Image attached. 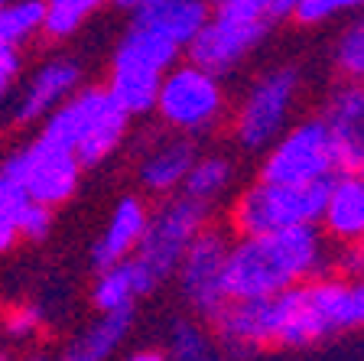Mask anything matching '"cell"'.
Wrapping results in <instances>:
<instances>
[{
  "mask_svg": "<svg viewBox=\"0 0 364 361\" xmlns=\"http://www.w3.org/2000/svg\"><path fill=\"white\" fill-rule=\"evenodd\" d=\"M105 0H46V20H43V36L49 39H68L78 33L91 16L98 14Z\"/></svg>",
  "mask_w": 364,
  "mask_h": 361,
  "instance_id": "cell-23",
  "label": "cell"
},
{
  "mask_svg": "<svg viewBox=\"0 0 364 361\" xmlns=\"http://www.w3.org/2000/svg\"><path fill=\"white\" fill-rule=\"evenodd\" d=\"M111 4H114L117 10H124L127 16H136V14H144L146 7H153L156 0H111Z\"/></svg>",
  "mask_w": 364,
  "mask_h": 361,
  "instance_id": "cell-32",
  "label": "cell"
},
{
  "mask_svg": "<svg viewBox=\"0 0 364 361\" xmlns=\"http://www.w3.org/2000/svg\"><path fill=\"white\" fill-rule=\"evenodd\" d=\"M134 316H136L134 309L101 313L98 323H91L88 329L59 355V361H107L117 348H121V342L130 335Z\"/></svg>",
  "mask_w": 364,
  "mask_h": 361,
  "instance_id": "cell-19",
  "label": "cell"
},
{
  "mask_svg": "<svg viewBox=\"0 0 364 361\" xmlns=\"http://www.w3.org/2000/svg\"><path fill=\"white\" fill-rule=\"evenodd\" d=\"M338 169L345 166L326 120L306 117L299 124H289L264 150L257 179L280 186H312V182H328Z\"/></svg>",
  "mask_w": 364,
  "mask_h": 361,
  "instance_id": "cell-8",
  "label": "cell"
},
{
  "mask_svg": "<svg viewBox=\"0 0 364 361\" xmlns=\"http://www.w3.org/2000/svg\"><path fill=\"white\" fill-rule=\"evenodd\" d=\"M78 88H82V66L75 59H68V56L49 59L46 66H39L33 72V78L23 88L20 101H16V120L20 124L43 120L46 114H53Z\"/></svg>",
  "mask_w": 364,
  "mask_h": 361,
  "instance_id": "cell-14",
  "label": "cell"
},
{
  "mask_svg": "<svg viewBox=\"0 0 364 361\" xmlns=\"http://www.w3.org/2000/svg\"><path fill=\"white\" fill-rule=\"evenodd\" d=\"M16 75H20V49L0 46V98H4L7 88L16 82Z\"/></svg>",
  "mask_w": 364,
  "mask_h": 361,
  "instance_id": "cell-30",
  "label": "cell"
},
{
  "mask_svg": "<svg viewBox=\"0 0 364 361\" xmlns=\"http://www.w3.org/2000/svg\"><path fill=\"white\" fill-rule=\"evenodd\" d=\"M208 14H212V0H156L144 14L130 16V23L150 26V30H156L159 36H166L169 43H176L186 53V46L205 26Z\"/></svg>",
  "mask_w": 364,
  "mask_h": 361,
  "instance_id": "cell-17",
  "label": "cell"
},
{
  "mask_svg": "<svg viewBox=\"0 0 364 361\" xmlns=\"http://www.w3.org/2000/svg\"><path fill=\"white\" fill-rule=\"evenodd\" d=\"M326 186L328 182L280 186V182L254 179L231 199L225 228L235 238H244V234H267L296 225H318Z\"/></svg>",
  "mask_w": 364,
  "mask_h": 361,
  "instance_id": "cell-4",
  "label": "cell"
},
{
  "mask_svg": "<svg viewBox=\"0 0 364 361\" xmlns=\"http://www.w3.org/2000/svg\"><path fill=\"white\" fill-rule=\"evenodd\" d=\"M212 10L231 14V16H244V20H264V23L277 20L273 0H212Z\"/></svg>",
  "mask_w": 364,
  "mask_h": 361,
  "instance_id": "cell-27",
  "label": "cell"
},
{
  "mask_svg": "<svg viewBox=\"0 0 364 361\" xmlns=\"http://www.w3.org/2000/svg\"><path fill=\"white\" fill-rule=\"evenodd\" d=\"M318 231L338 251H348L364 238V179L355 169H338L328 179Z\"/></svg>",
  "mask_w": 364,
  "mask_h": 361,
  "instance_id": "cell-13",
  "label": "cell"
},
{
  "mask_svg": "<svg viewBox=\"0 0 364 361\" xmlns=\"http://www.w3.org/2000/svg\"><path fill=\"white\" fill-rule=\"evenodd\" d=\"M208 221H212V209L189 196H182V192L163 196L156 209H150L144 238H140V244H136V251L130 257H134L136 267L146 273L153 290L173 277L182 254H186V248H189L192 238H196Z\"/></svg>",
  "mask_w": 364,
  "mask_h": 361,
  "instance_id": "cell-7",
  "label": "cell"
},
{
  "mask_svg": "<svg viewBox=\"0 0 364 361\" xmlns=\"http://www.w3.org/2000/svg\"><path fill=\"white\" fill-rule=\"evenodd\" d=\"M364 14V0H296L293 20L299 26H322L338 16H358Z\"/></svg>",
  "mask_w": 364,
  "mask_h": 361,
  "instance_id": "cell-25",
  "label": "cell"
},
{
  "mask_svg": "<svg viewBox=\"0 0 364 361\" xmlns=\"http://www.w3.org/2000/svg\"><path fill=\"white\" fill-rule=\"evenodd\" d=\"M332 62L341 78L364 82V14H358L355 20L338 33L335 49H332Z\"/></svg>",
  "mask_w": 364,
  "mask_h": 361,
  "instance_id": "cell-24",
  "label": "cell"
},
{
  "mask_svg": "<svg viewBox=\"0 0 364 361\" xmlns=\"http://www.w3.org/2000/svg\"><path fill=\"white\" fill-rule=\"evenodd\" d=\"M153 114L176 134L202 137L215 130L228 114V95L221 75L196 66L192 59L176 62L159 82Z\"/></svg>",
  "mask_w": 364,
  "mask_h": 361,
  "instance_id": "cell-5",
  "label": "cell"
},
{
  "mask_svg": "<svg viewBox=\"0 0 364 361\" xmlns=\"http://www.w3.org/2000/svg\"><path fill=\"white\" fill-rule=\"evenodd\" d=\"M303 88V75L296 66L267 68L250 82L241 105L231 114V137L241 150L264 153L283 130L289 127Z\"/></svg>",
  "mask_w": 364,
  "mask_h": 361,
  "instance_id": "cell-6",
  "label": "cell"
},
{
  "mask_svg": "<svg viewBox=\"0 0 364 361\" xmlns=\"http://www.w3.org/2000/svg\"><path fill=\"white\" fill-rule=\"evenodd\" d=\"M198 157V143L189 134H166V137H153L140 153L136 163V182L146 196H173L182 189V179L192 169Z\"/></svg>",
  "mask_w": 364,
  "mask_h": 361,
  "instance_id": "cell-12",
  "label": "cell"
},
{
  "mask_svg": "<svg viewBox=\"0 0 364 361\" xmlns=\"http://www.w3.org/2000/svg\"><path fill=\"white\" fill-rule=\"evenodd\" d=\"M30 361H43V358H30Z\"/></svg>",
  "mask_w": 364,
  "mask_h": 361,
  "instance_id": "cell-37",
  "label": "cell"
},
{
  "mask_svg": "<svg viewBox=\"0 0 364 361\" xmlns=\"http://www.w3.org/2000/svg\"><path fill=\"white\" fill-rule=\"evenodd\" d=\"M235 234L225 225H208L192 238V244L186 248L179 267H176V283H179L182 300L189 303V309L196 316L212 323L218 316V309L228 303L225 293V261L228 248H231Z\"/></svg>",
  "mask_w": 364,
  "mask_h": 361,
  "instance_id": "cell-10",
  "label": "cell"
},
{
  "mask_svg": "<svg viewBox=\"0 0 364 361\" xmlns=\"http://www.w3.org/2000/svg\"><path fill=\"white\" fill-rule=\"evenodd\" d=\"M273 23L264 20H244V16H231V14H218L212 10L205 26L196 33L186 53L196 66L208 68L215 75H228L247 62V56H254L260 49L267 36H270Z\"/></svg>",
  "mask_w": 364,
  "mask_h": 361,
  "instance_id": "cell-11",
  "label": "cell"
},
{
  "mask_svg": "<svg viewBox=\"0 0 364 361\" xmlns=\"http://www.w3.org/2000/svg\"><path fill=\"white\" fill-rule=\"evenodd\" d=\"M46 0H7L0 4V46L20 49L43 33Z\"/></svg>",
  "mask_w": 364,
  "mask_h": 361,
  "instance_id": "cell-21",
  "label": "cell"
},
{
  "mask_svg": "<svg viewBox=\"0 0 364 361\" xmlns=\"http://www.w3.org/2000/svg\"><path fill=\"white\" fill-rule=\"evenodd\" d=\"M26 202H30V196H26L10 176L0 173V221H4V225H14Z\"/></svg>",
  "mask_w": 364,
  "mask_h": 361,
  "instance_id": "cell-29",
  "label": "cell"
},
{
  "mask_svg": "<svg viewBox=\"0 0 364 361\" xmlns=\"http://www.w3.org/2000/svg\"><path fill=\"white\" fill-rule=\"evenodd\" d=\"M0 173L10 176L33 202L59 209L62 202L75 196L85 169L78 163V157L72 153V147H65L55 137L39 130L26 147H20L16 153H10L4 159Z\"/></svg>",
  "mask_w": 364,
  "mask_h": 361,
  "instance_id": "cell-9",
  "label": "cell"
},
{
  "mask_svg": "<svg viewBox=\"0 0 364 361\" xmlns=\"http://www.w3.org/2000/svg\"><path fill=\"white\" fill-rule=\"evenodd\" d=\"M348 169H355V173H358V176H361V179H364V157H361V159H358V163H355V166H348Z\"/></svg>",
  "mask_w": 364,
  "mask_h": 361,
  "instance_id": "cell-36",
  "label": "cell"
},
{
  "mask_svg": "<svg viewBox=\"0 0 364 361\" xmlns=\"http://www.w3.org/2000/svg\"><path fill=\"white\" fill-rule=\"evenodd\" d=\"M0 4H7V0H0Z\"/></svg>",
  "mask_w": 364,
  "mask_h": 361,
  "instance_id": "cell-38",
  "label": "cell"
},
{
  "mask_svg": "<svg viewBox=\"0 0 364 361\" xmlns=\"http://www.w3.org/2000/svg\"><path fill=\"white\" fill-rule=\"evenodd\" d=\"M124 361H169L163 352H153V348H144V352H134V355H127Z\"/></svg>",
  "mask_w": 364,
  "mask_h": 361,
  "instance_id": "cell-34",
  "label": "cell"
},
{
  "mask_svg": "<svg viewBox=\"0 0 364 361\" xmlns=\"http://www.w3.org/2000/svg\"><path fill=\"white\" fill-rule=\"evenodd\" d=\"M179 56L182 49L166 36H159L150 26L130 23V30L121 36L111 56L105 88L130 117H146L156 105L159 82L179 62Z\"/></svg>",
  "mask_w": 364,
  "mask_h": 361,
  "instance_id": "cell-3",
  "label": "cell"
},
{
  "mask_svg": "<svg viewBox=\"0 0 364 361\" xmlns=\"http://www.w3.org/2000/svg\"><path fill=\"white\" fill-rule=\"evenodd\" d=\"M53 221H55V209H49V205L33 202V199H30V202L23 205L20 215H16V221H14L16 238H23V241H43V238H49Z\"/></svg>",
  "mask_w": 364,
  "mask_h": 361,
  "instance_id": "cell-26",
  "label": "cell"
},
{
  "mask_svg": "<svg viewBox=\"0 0 364 361\" xmlns=\"http://www.w3.org/2000/svg\"><path fill=\"white\" fill-rule=\"evenodd\" d=\"M146 219H150V205L144 196H124L121 202L111 209V219L101 228L95 248H91V263L95 271H105L111 263L124 261L136 251L140 238H144Z\"/></svg>",
  "mask_w": 364,
  "mask_h": 361,
  "instance_id": "cell-16",
  "label": "cell"
},
{
  "mask_svg": "<svg viewBox=\"0 0 364 361\" xmlns=\"http://www.w3.org/2000/svg\"><path fill=\"white\" fill-rule=\"evenodd\" d=\"M16 241H20V238H16V228H14V225H4V221H0V254H7V251L14 248Z\"/></svg>",
  "mask_w": 364,
  "mask_h": 361,
  "instance_id": "cell-33",
  "label": "cell"
},
{
  "mask_svg": "<svg viewBox=\"0 0 364 361\" xmlns=\"http://www.w3.org/2000/svg\"><path fill=\"white\" fill-rule=\"evenodd\" d=\"M0 361H4V355H0Z\"/></svg>",
  "mask_w": 364,
  "mask_h": 361,
  "instance_id": "cell-39",
  "label": "cell"
},
{
  "mask_svg": "<svg viewBox=\"0 0 364 361\" xmlns=\"http://www.w3.org/2000/svg\"><path fill=\"white\" fill-rule=\"evenodd\" d=\"M150 293L153 283L146 280V273L136 267L134 257H124V261L98 271L91 303L98 306V313H114V309H134L136 300H144Z\"/></svg>",
  "mask_w": 364,
  "mask_h": 361,
  "instance_id": "cell-18",
  "label": "cell"
},
{
  "mask_svg": "<svg viewBox=\"0 0 364 361\" xmlns=\"http://www.w3.org/2000/svg\"><path fill=\"white\" fill-rule=\"evenodd\" d=\"M43 325V313L36 306H20V309H10L7 316H4V332H7L10 339H33Z\"/></svg>",
  "mask_w": 364,
  "mask_h": 361,
  "instance_id": "cell-28",
  "label": "cell"
},
{
  "mask_svg": "<svg viewBox=\"0 0 364 361\" xmlns=\"http://www.w3.org/2000/svg\"><path fill=\"white\" fill-rule=\"evenodd\" d=\"M335 248L318 225L231 238L225 261L228 300H264L335 271Z\"/></svg>",
  "mask_w": 364,
  "mask_h": 361,
  "instance_id": "cell-1",
  "label": "cell"
},
{
  "mask_svg": "<svg viewBox=\"0 0 364 361\" xmlns=\"http://www.w3.org/2000/svg\"><path fill=\"white\" fill-rule=\"evenodd\" d=\"M293 7H296V0H273V10H277V20H280V16H289V14H293Z\"/></svg>",
  "mask_w": 364,
  "mask_h": 361,
  "instance_id": "cell-35",
  "label": "cell"
},
{
  "mask_svg": "<svg viewBox=\"0 0 364 361\" xmlns=\"http://www.w3.org/2000/svg\"><path fill=\"white\" fill-rule=\"evenodd\" d=\"M318 117L326 120L328 134L338 147L341 166L348 169L364 157V82H345L328 95Z\"/></svg>",
  "mask_w": 364,
  "mask_h": 361,
  "instance_id": "cell-15",
  "label": "cell"
},
{
  "mask_svg": "<svg viewBox=\"0 0 364 361\" xmlns=\"http://www.w3.org/2000/svg\"><path fill=\"white\" fill-rule=\"evenodd\" d=\"M130 114L111 98L105 85L72 91L53 114L43 117V134L72 147L82 169H95L121 150L130 130Z\"/></svg>",
  "mask_w": 364,
  "mask_h": 361,
  "instance_id": "cell-2",
  "label": "cell"
},
{
  "mask_svg": "<svg viewBox=\"0 0 364 361\" xmlns=\"http://www.w3.org/2000/svg\"><path fill=\"white\" fill-rule=\"evenodd\" d=\"M169 355L173 361H225L221 345L205 325L192 319H179L169 332Z\"/></svg>",
  "mask_w": 364,
  "mask_h": 361,
  "instance_id": "cell-22",
  "label": "cell"
},
{
  "mask_svg": "<svg viewBox=\"0 0 364 361\" xmlns=\"http://www.w3.org/2000/svg\"><path fill=\"white\" fill-rule=\"evenodd\" d=\"M231 186H235V159L225 153H198L179 192L212 209L231 192Z\"/></svg>",
  "mask_w": 364,
  "mask_h": 361,
  "instance_id": "cell-20",
  "label": "cell"
},
{
  "mask_svg": "<svg viewBox=\"0 0 364 361\" xmlns=\"http://www.w3.org/2000/svg\"><path fill=\"white\" fill-rule=\"evenodd\" d=\"M341 271L364 277V238L358 241V244H351V248L341 254Z\"/></svg>",
  "mask_w": 364,
  "mask_h": 361,
  "instance_id": "cell-31",
  "label": "cell"
}]
</instances>
